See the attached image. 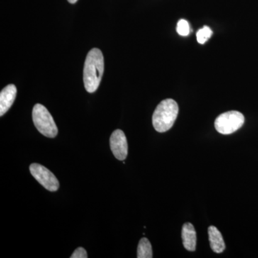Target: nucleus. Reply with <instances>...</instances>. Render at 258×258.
Listing matches in <instances>:
<instances>
[{"label":"nucleus","mask_w":258,"mask_h":258,"mask_svg":"<svg viewBox=\"0 0 258 258\" xmlns=\"http://www.w3.org/2000/svg\"><path fill=\"white\" fill-rule=\"evenodd\" d=\"M103 71L104 58L103 53L99 49L93 48L88 53L83 69V82L88 93H94L99 87Z\"/></svg>","instance_id":"obj_1"},{"label":"nucleus","mask_w":258,"mask_h":258,"mask_svg":"<svg viewBox=\"0 0 258 258\" xmlns=\"http://www.w3.org/2000/svg\"><path fill=\"white\" fill-rule=\"evenodd\" d=\"M179 113L177 103L168 98L158 105L152 116L154 128L159 133L167 132L174 125Z\"/></svg>","instance_id":"obj_2"},{"label":"nucleus","mask_w":258,"mask_h":258,"mask_svg":"<svg viewBox=\"0 0 258 258\" xmlns=\"http://www.w3.org/2000/svg\"><path fill=\"white\" fill-rule=\"evenodd\" d=\"M32 120L38 132L48 138H55L57 127L50 112L41 104H35L32 111Z\"/></svg>","instance_id":"obj_3"},{"label":"nucleus","mask_w":258,"mask_h":258,"mask_svg":"<svg viewBox=\"0 0 258 258\" xmlns=\"http://www.w3.org/2000/svg\"><path fill=\"white\" fill-rule=\"evenodd\" d=\"M244 117L240 112L231 111L219 115L215 121L217 132L224 135L235 133L243 125Z\"/></svg>","instance_id":"obj_4"},{"label":"nucleus","mask_w":258,"mask_h":258,"mask_svg":"<svg viewBox=\"0 0 258 258\" xmlns=\"http://www.w3.org/2000/svg\"><path fill=\"white\" fill-rule=\"evenodd\" d=\"M30 171L33 177L48 191H55L59 189L58 180L45 166L35 163L30 165Z\"/></svg>","instance_id":"obj_5"},{"label":"nucleus","mask_w":258,"mask_h":258,"mask_svg":"<svg viewBox=\"0 0 258 258\" xmlns=\"http://www.w3.org/2000/svg\"><path fill=\"white\" fill-rule=\"evenodd\" d=\"M110 146L113 155L117 159L125 160L128 155V143L125 134L120 129H117L111 134Z\"/></svg>","instance_id":"obj_6"},{"label":"nucleus","mask_w":258,"mask_h":258,"mask_svg":"<svg viewBox=\"0 0 258 258\" xmlns=\"http://www.w3.org/2000/svg\"><path fill=\"white\" fill-rule=\"evenodd\" d=\"M17 95V88L15 85L10 84L2 90L0 93V115L8 112L13 106Z\"/></svg>","instance_id":"obj_7"},{"label":"nucleus","mask_w":258,"mask_h":258,"mask_svg":"<svg viewBox=\"0 0 258 258\" xmlns=\"http://www.w3.org/2000/svg\"><path fill=\"white\" fill-rule=\"evenodd\" d=\"M181 238L184 248L187 250L195 251L197 245V233L192 224L186 222L181 230Z\"/></svg>","instance_id":"obj_8"},{"label":"nucleus","mask_w":258,"mask_h":258,"mask_svg":"<svg viewBox=\"0 0 258 258\" xmlns=\"http://www.w3.org/2000/svg\"><path fill=\"white\" fill-rule=\"evenodd\" d=\"M208 235L212 250L216 253H222L225 250V243L221 232L215 226H210L208 228Z\"/></svg>","instance_id":"obj_9"},{"label":"nucleus","mask_w":258,"mask_h":258,"mask_svg":"<svg viewBox=\"0 0 258 258\" xmlns=\"http://www.w3.org/2000/svg\"><path fill=\"white\" fill-rule=\"evenodd\" d=\"M137 257L152 258L153 252L152 244L146 237L141 239L137 248Z\"/></svg>","instance_id":"obj_10"},{"label":"nucleus","mask_w":258,"mask_h":258,"mask_svg":"<svg viewBox=\"0 0 258 258\" xmlns=\"http://www.w3.org/2000/svg\"><path fill=\"white\" fill-rule=\"evenodd\" d=\"M212 31L208 26H205L200 29L197 33V39L200 44H205L211 37Z\"/></svg>","instance_id":"obj_11"},{"label":"nucleus","mask_w":258,"mask_h":258,"mask_svg":"<svg viewBox=\"0 0 258 258\" xmlns=\"http://www.w3.org/2000/svg\"><path fill=\"white\" fill-rule=\"evenodd\" d=\"M176 31L181 36H187L190 32L189 25L188 22L186 20H183V19L180 20L178 22Z\"/></svg>","instance_id":"obj_12"},{"label":"nucleus","mask_w":258,"mask_h":258,"mask_svg":"<svg viewBox=\"0 0 258 258\" xmlns=\"http://www.w3.org/2000/svg\"><path fill=\"white\" fill-rule=\"evenodd\" d=\"M88 254L86 249L83 247H79L74 251V253L71 256V258H87Z\"/></svg>","instance_id":"obj_13"},{"label":"nucleus","mask_w":258,"mask_h":258,"mask_svg":"<svg viewBox=\"0 0 258 258\" xmlns=\"http://www.w3.org/2000/svg\"><path fill=\"white\" fill-rule=\"evenodd\" d=\"M69 3H71V4H75V3H77L78 0H68Z\"/></svg>","instance_id":"obj_14"}]
</instances>
